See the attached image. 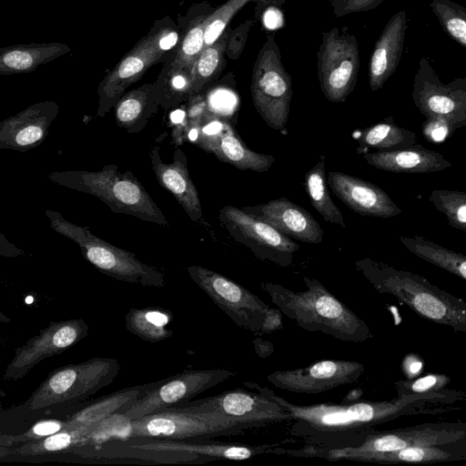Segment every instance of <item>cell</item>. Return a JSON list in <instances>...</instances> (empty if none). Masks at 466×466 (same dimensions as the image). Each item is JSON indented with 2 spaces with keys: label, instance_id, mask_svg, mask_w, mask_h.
<instances>
[{
  "label": "cell",
  "instance_id": "6",
  "mask_svg": "<svg viewBox=\"0 0 466 466\" xmlns=\"http://www.w3.org/2000/svg\"><path fill=\"white\" fill-rule=\"evenodd\" d=\"M182 32L169 17L154 23L148 33L106 75L97 87V117L115 107L127 87L137 82L154 65L170 57Z\"/></svg>",
  "mask_w": 466,
  "mask_h": 466
},
{
  "label": "cell",
  "instance_id": "9",
  "mask_svg": "<svg viewBox=\"0 0 466 466\" xmlns=\"http://www.w3.org/2000/svg\"><path fill=\"white\" fill-rule=\"evenodd\" d=\"M120 368L116 359L97 357L56 369L31 394L25 407L39 410L85 400L111 384Z\"/></svg>",
  "mask_w": 466,
  "mask_h": 466
},
{
  "label": "cell",
  "instance_id": "53",
  "mask_svg": "<svg viewBox=\"0 0 466 466\" xmlns=\"http://www.w3.org/2000/svg\"><path fill=\"white\" fill-rule=\"evenodd\" d=\"M281 315L282 313L279 309H272L269 307L258 334L269 333L281 329Z\"/></svg>",
  "mask_w": 466,
  "mask_h": 466
},
{
  "label": "cell",
  "instance_id": "40",
  "mask_svg": "<svg viewBox=\"0 0 466 466\" xmlns=\"http://www.w3.org/2000/svg\"><path fill=\"white\" fill-rule=\"evenodd\" d=\"M204 91L207 116L223 119L234 127L238 121L239 98L234 86L216 83Z\"/></svg>",
  "mask_w": 466,
  "mask_h": 466
},
{
  "label": "cell",
  "instance_id": "27",
  "mask_svg": "<svg viewBox=\"0 0 466 466\" xmlns=\"http://www.w3.org/2000/svg\"><path fill=\"white\" fill-rule=\"evenodd\" d=\"M71 48L63 43H30L0 47V75L30 73Z\"/></svg>",
  "mask_w": 466,
  "mask_h": 466
},
{
  "label": "cell",
  "instance_id": "25",
  "mask_svg": "<svg viewBox=\"0 0 466 466\" xmlns=\"http://www.w3.org/2000/svg\"><path fill=\"white\" fill-rule=\"evenodd\" d=\"M363 158L370 166L392 173L424 174L451 167L443 155L417 143L405 148L367 152Z\"/></svg>",
  "mask_w": 466,
  "mask_h": 466
},
{
  "label": "cell",
  "instance_id": "19",
  "mask_svg": "<svg viewBox=\"0 0 466 466\" xmlns=\"http://www.w3.org/2000/svg\"><path fill=\"white\" fill-rule=\"evenodd\" d=\"M167 134L165 132L157 137L149 151L156 178L163 188L173 195L193 222L209 228L203 217L198 192L188 173L185 153L178 147L175 148L171 163H165L161 159L159 145Z\"/></svg>",
  "mask_w": 466,
  "mask_h": 466
},
{
  "label": "cell",
  "instance_id": "4",
  "mask_svg": "<svg viewBox=\"0 0 466 466\" xmlns=\"http://www.w3.org/2000/svg\"><path fill=\"white\" fill-rule=\"evenodd\" d=\"M47 178L57 185L97 198L115 213L129 215L163 227L169 224L144 186L127 170L120 172L116 164L101 170L53 171Z\"/></svg>",
  "mask_w": 466,
  "mask_h": 466
},
{
  "label": "cell",
  "instance_id": "35",
  "mask_svg": "<svg viewBox=\"0 0 466 466\" xmlns=\"http://www.w3.org/2000/svg\"><path fill=\"white\" fill-rule=\"evenodd\" d=\"M402 245L418 258L466 279V257L420 236L400 237Z\"/></svg>",
  "mask_w": 466,
  "mask_h": 466
},
{
  "label": "cell",
  "instance_id": "32",
  "mask_svg": "<svg viewBox=\"0 0 466 466\" xmlns=\"http://www.w3.org/2000/svg\"><path fill=\"white\" fill-rule=\"evenodd\" d=\"M357 153L363 155L370 149L393 150L410 147L417 142V135L397 125L391 116L363 129L357 137Z\"/></svg>",
  "mask_w": 466,
  "mask_h": 466
},
{
  "label": "cell",
  "instance_id": "5",
  "mask_svg": "<svg viewBox=\"0 0 466 466\" xmlns=\"http://www.w3.org/2000/svg\"><path fill=\"white\" fill-rule=\"evenodd\" d=\"M254 427L258 426L218 412L173 406L135 420H128L121 414L114 440L152 438L189 441L236 434Z\"/></svg>",
  "mask_w": 466,
  "mask_h": 466
},
{
  "label": "cell",
  "instance_id": "47",
  "mask_svg": "<svg viewBox=\"0 0 466 466\" xmlns=\"http://www.w3.org/2000/svg\"><path fill=\"white\" fill-rule=\"evenodd\" d=\"M168 125L171 128L172 142L176 147H178L185 143V135L189 125L185 103L171 108L168 114Z\"/></svg>",
  "mask_w": 466,
  "mask_h": 466
},
{
  "label": "cell",
  "instance_id": "55",
  "mask_svg": "<svg viewBox=\"0 0 466 466\" xmlns=\"http://www.w3.org/2000/svg\"><path fill=\"white\" fill-rule=\"evenodd\" d=\"M256 3L255 15H257L263 8L267 6H276L282 8L287 0H250Z\"/></svg>",
  "mask_w": 466,
  "mask_h": 466
},
{
  "label": "cell",
  "instance_id": "41",
  "mask_svg": "<svg viewBox=\"0 0 466 466\" xmlns=\"http://www.w3.org/2000/svg\"><path fill=\"white\" fill-rule=\"evenodd\" d=\"M430 7L449 36L465 48L466 7L451 0H433Z\"/></svg>",
  "mask_w": 466,
  "mask_h": 466
},
{
  "label": "cell",
  "instance_id": "13",
  "mask_svg": "<svg viewBox=\"0 0 466 466\" xmlns=\"http://www.w3.org/2000/svg\"><path fill=\"white\" fill-rule=\"evenodd\" d=\"M190 279L238 326L258 333L269 306L250 290L198 265L187 268Z\"/></svg>",
  "mask_w": 466,
  "mask_h": 466
},
{
  "label": "cell",
  "instance_id": "37",
  "mask_svg": "<svg viewBox=\"0 0 466 466\" xmlns=\"http://www.w3.org/2000/svg\"><path fill=\"white\" fill-rule=\"evenodd\" d=\"M192 69L173 67L164 62L155 83L159 106L177 107L187 101L193 94Z\"/></svg>",
  "mask_w": 466,
  "mask_h": 466
},
{
  "label": "cell",
  "instance_id": "42",
  "mask_svg": "<svg viewBox=\"0 0 466 466\" xmlns=\"http://www.w3.org/2000/svg\"><path fill=\"white\" fill-rule=\"evenodd\" d=\"M429 200L435 208L442 212L450 226L466 231V193L455 190L435 189Z\"/></svg>",
  "mask_w": 466,
  "mask_h": 466
},
{
  "label": "cell",
  "instance_id": "10",
  "mask_svg": "<svg viewBox=\"0 0 466 466\" xmlns=\"http://www.w3.org/2000/svg\"><path fill=\"white\" fill-rule=\"evenodd\" d=\"M250 92L254 106L266 124L275 130H283L289 116L293 89L274 35L266 37L258 51Z\"/></svg>",
  "mask_w": 466,
  "mask_h": 466
},
{
  "label": "cell",
  "instance_id": "7",
  "mask_svg": "<svg viewBox=\"0 0 466 466\" xmlns=\"http://www.w3.org/2000/svg\"><path fill=\"white\" fill-rule=\"evenodd\" d=\"M466 441L464 422L425 423L386 431H376L356 447L321 448L306 445L299 450H284L285 453L295 457H318L328 461H359L362 457L402 450L416 446L445 445Z\"/></svg>",
  "mask_w": 466,
  "mask_h": 466
},
{
  "label": "cell",
  "instance_id": "21",
  "mask_svg": "<svg viewBox=\"0 0 466 466\" xmlns=\"http://www.w3.org/2000/svg\"><path fill=\"white\" fill-rule=\"evenodd\" d=\"M327 184L341 202L360 216L389 218L402 213L387 192L365 179L340 171H330Z\"/></svg>",
  "mask_w": 466,
  "mask_h": 466
},
{
  "label": "cell",
  "instance_id": "17",
  "mask_svg": "<svg viewBox=\"0 0 466 466\" xmlns=\"http://www.w3.org/2000/svg\"><path fill=\"white\" fill-rule=\"evenodd\" d=\"M364 371V364L358 361L325 360L305 368L274 371L267 380L288 391L316 394L355 382Z\"/></svg>",
  "mask_w": 466,
  "mask_h": 466
},
{
  "label": "cell",
  "instance_id": "36",
  "mask_svg": "<svg viewBox=\"0 0 466 466\" xmlns=\"http://www.w3.org/2000/svg\"><path fill=\"white\" fill-rule=\"evenodd\" d=\"M231 30L227 28L211 45L204 47L195 61L191 75L193 94L204 92L218 78L225 67V54Z\"/></svg>",
  "mask_w": 466,
  "mask_h": 466
},
{
  "label": "cell",
  "instance_id": "56",
  "mask_svg": "<svg viewBox=\"0 0 466 466\" xmlns=\"http://www.w3.org/2000/svg\"><path fill=\"white\" fill-rule=\"evenodd\" d=\"M10 321V318L0 311V323H9Z\"/></svg>",
  "mask_w": 466,
  "mask_h": 466
},
{
  "label": "cell",
  "instance_id": "14",
  "mask_svg": "<svg viewBox=\"0 0 466 466\" xmlns=\"http://www.w3.org/2000/svg\"><path fill=\"white\" fill-rule=\"evenodd\" d=\"M235 372L224 369L186 370L162 379L160 384L134 400L120 414L128 420L189 401L195 396L230 380Z\"/></svg>",
  "mask_w": 466,
  "mask_h": 466
},
{
  "label": "cell",
  "instance_id": "2",
  "mask_svg": "<svg viewBox=\"0 0 466 466\" xmlns=\"http://www.w3.org/2000/svg\"><path fill=\"white\" fill-rule=\"evenodd\" d=\"M307 289L294 291L280 284L260 282L282 315L307 331H319L345 342L373 337L368 324L316 279L303 277Z\"/></svg>",
  "mask_w": 466,
  "mask_h": 466
},
{
  "label": "cell",
  "instance_id": "54",
  "mask_svg": "<svg viewBox=\"0 0 466 466\" xmlns=\"http://www.w3.org/2000/svg\"><path fill=\"white\" fill-rule=\"evenodd\" d=\"M25 254V251L10 242L7 238L0 232V257L16 258Z\"/></svg>",
  "mask_w": 466,
  "mask_h": 466
},
{
  "label": "cell",
  "instance_id": "1",
  "mask_svg": "<svg viewBox=\"0 0 466 466\" xmlns=\"http://www.w3.org/2000/svg\"><path fill=\"white\" fill-rule=\"evenodd\" d=\"M246 387L279 404L292 415L290 433L308 444L321 448L356 447L378 431L375 427L405 415L438 414L451 408L431 405L465 399L464 392L446 390L439 392L399 395L390 400L357 401L343 404L297 405L278 396L268 387L244 381Z\"/></svg>",
  "mask_w": 466,
  "mask_h": 466
},
{
  "label": "cell",
  "instance_id": "52",
  "mask_svg": "<svg viewBox=\"0 0 466 466\" xmlns=\"http://www.w3.org/2000/svg\"><path fill=\"white\" fill-rule=\"evenodd\" d=\"M423 370L422 359L417 354H408L401 362V370L407 380H412Z\"/></svg>",
  "mask_w": 466,
  "mask_h": 466
},
{
  "label": "cell",
  "instance_id": "15",
  "mask_svg": "<svg viewBox=\"0 0 466 466\" xmlns=\"http://www.w3.org/2000/svg\"><path fill=\"white\" fill-rule=\"evenodd\" d=\"M412 99L426 118L443 117L458 129L466 126V77L442 83L426 56L419 61Z\"/></svg>",
  "mask_w": 466,
  "mask_h": 466
},
{
  "label": "cell",
  "instance_id": "39",
  "mask_svg": "<svg viewBox=\"0 0 466 466\" xmlns=\"http://www.w3.org/2000/svg\"><path fill=\"white\" fill-rule=\"evenodd\" d=\"M209 13L194 17L182 32L173 55L165 62L173 67L192 69L195 61L204 48L205 28Z\"/></svg>",
  "mask_w": 466,
  "mask_h": 466
},
{
  "label": "cell",
  "instance_id": "34",
  "mask_svg": "<svg viewBox=\"0 0 466 466\" xmlns=\"http://www.w3.org/2000/svg\"><path fill=\"white\" fill-rule=\"evenodd\" d=\"M172 319L171 311L156 307L133 308L125 315L127 329L148 342H159L170 338L173 331L167 325Z\"/></svg>",
  "mask_w": 466,
  "mask_h": 466
},
{
  "label": "cell",
  "instance_id": "31",
  "mask_svg": "<svg viewBox=\"0 0 466 466\" xmlns=\"http://www.w3.org/2000/svg\"><path fill=\"white\" fill-rule=\"evenodd\" d=\"M211 154L221 162L240 170L267 172L275 162L272 155L260 154L249 149L230 123L212 148Z\"/></svg>",
  "mask_w": 466,
  "mask_h": 466
},
{
  "label": "cell",
  "instance_id": "45",
  "mask_svg": "<svg viewBox=\"0 0 466 466\" xmlns=\"http://www.w3.org/2000/svg\"><path fill=\"white\" fill-rule=\"evenodd\" d=\"M229 123L214 116H206L198 127V141L197 147L202 150L211 153L218 139L224 134Z\"/></svg>",
  "mask_w": 466,
  "mask_h": 466
},
{
  "label": "cell",
  "instance_id": "26",
  "mask_svg": "<svg viewBox=\"0 0 466 466\" xmlns=\"http://www.w3.org/2000/svg\"><path fill=\"white\" fill-rule=\"evenodd\" d=\"M71 451L85 457L96 459L134 460L155 463H204L210 460L189 452L174 451L146 450L132 447L122 440H110L100 444L83 445Z\"/></svg>",
  "mask_w": 466,
  "mask_h": 466
},
{
  "label": "cell",
  "instance_id": "51",
  "mask_svg": "<svg viewBox=\"0 0 466 466\" xmlns=\"http://www.w3.org/2000/svg\"><path fill=\"white\" fill-rule=\"evenodd\" d=\"M256 17L260 19L263 27L269 31L278 30L285 25L284 14L281 8L276 6L263 8Z\"/></svg>",
  "mask_w": 466,
  "mask_h": 466
},
{
  "label": "cell",
  "instance_id": "30",
  "mask_svg": "<svg viewBox=\"0 0 466 466\" xmlns=\"http://www.w3.org/2000/svg\"><path fill=\"white\" fill-rule=\"evenodd\" d=\"M162 380L122 389L91 403L66 420V428L99 423L115 413H119L134 400L160 384Z\"/></svg>",
  "mask_w": 466,
  "mask_h": 466
},
{
  "label": "cell",
  "instance_id": "18",
  "mask_svg": "<svg viewBox=\"0 0 466 466\" xmlns=\"http://www.w3.org/2000/svg\"><path fill=\"white\" fill-rule=\"evenodd\" d=\"M175 407L197 411H214L255 423L258 427L293 420L291 413L277 402L258 392L254 393L241 389L224 391L201 400H189Z\"/></svg>",
  "mask_w": 466,
  "mask_h": 466
},
{
  "label": "cell",
  "instance_id": "3",
  "mask_svg": "<svg viewBox=\"0 0 466 466\" xmlns=\"http://www.w3.org/2000/svg\"><path fill=\"white\" fill-rule=\"evenodd\" d=\"M356 268L377 292L388 294L420 318L453 329L466 331V303L423 277L382 261L363 258Z\"/></svg>",
  "mask_w": 466,
  "mask_h": 466
},
{
  "label": "cell",
  "instance_id": "28",
  "mask_svg": "<svg viewBox=\"0 0 466 466\" xmlns=\"http://www.w3.org/2000/svg\"><path fill=\"white\" fill-rule=\"evenodd\" d=\"M158 107L155 83L143 84L125 92L116 102V125L129 134H138L157 113Z\"/></svg>",
  "mask_w": 466,
  "mask_h": 466
},
{
  "label": "cell",
  "instance_id": "49",
  "mask_svg": "<svg viewBox=\"0 0 466 466\" xmlns=\"http://www.w3.org/2000/svg\"><path fill=\"white\" fill-rule=\"evenodd\" d=\"M64 428H66V420H44L35 424L27 432L16 440L26 442L54 434Z\"/></svg>",
  "mask_w": 466,
  "mask_h": 466
},
{
  "label": "cell",
  "instance_id": "44",
  "mask_svg": "<svg viewBox=\"0 0 466 466\" xmlns=\"http://www.w3.org/2000/svg\"><path fill=\"white\" fill-rule=\"evenodd\" d=\"M450 381L451 378L444 374L430 373L418 379L395 381L393 385L399 396L443 391Z\"/></svg>",
  "mask_w": 466,
  "mask_h": 466
},
{
  "label": "cell",
  "instance_id": "48",
  "mask_svg": "<svg viewBox=\"0 0 466 466\" xmlns=\"http://www.w3.org/2000/svg\"><path fill=\"white\" fill-rule=\"evenodd\" d=\"M384 0H329L337 16L368 11L376 8Z\"/></svg>",
  "mask_w": 466,
  "mask_h": 466
},
{
  "label": "cell",
  "instance_id": "24",
  "mask_svg": "<svg viewBox=\"0 0 466 466\" xmlns=\"http://www.w3.org/2000/svg\"><path fill=\"white\" fill-rule=\"evenodd\" d=\"M122 441L132 447L146 450L189 452L207 458L210 461L214 459L245 461L262 453L275 452L273 445L269 444L247 446L239 443L229 442H195L191 441L161 440L152 438H131Z\"/></svg>",
  "mask_w": 466,
  "mask_h": 466
},
{
  "label": "cell",
  "instance_id": "50",
  "mask_svg": "<svg viewBox=\"0 0 466 466\" xmlns=\"http://www.w3.org/2000/svg\"><path fill=\"white\" fill-rule=\"evenodd\" d=\"M189 124H200L207 116V103L204 92L192 94L185 103Z\"/></svg>",
  "mask_w": 466,
  "mask_h": 466
},
{
  "label": "cell",
  "instance_id": "16",
  "mask_svg": "<svg viewBox=\"0 0 466 466\" xmlns=\"http://www.w3.org/2000/svg\"><path fill=\"white\" fill-rule=\"evenodd\" d=\"M88 331L89 327L82 319L51 321L15 350L3 378L6 380L23 378L43 360L60 354L82 340Z\"/></svg>",
  "mask_w": 466,
  "mask_h": 466
},
{
  "label": "cell",
  "instance_id": "38",
  "mask_svg": "<svg viewBox=\"0 0 466 466\" xmlns=\"http://www.w3.org/2000/svg\"><path fill=\"white\" fill-rule=\"evenodd\" d=\"M97 424H83L64 428L54 434L26 441L25 445L17 449V451L19 454L27 456L71 451L86 441Z\"/></svg>",
  "mask_w": 466,
  "mask_h": 466
},
{
  "label": "cell",
  "instance_id": "11",
  "mask_svg": "<svg viewBox=\"0 0 466 466\" xmlns=\"http://www.w3.org/2000/svg\"><path fill=\"white\" fill-rule=\"evenodd\" d=\"M317 52V73L319 87L332 103L344 102L354 90L360 71L358 40L344 27H333L321 34Z\"/></svg>",
  "mask_w": 466,
  "mask_h": 466
},
{
  "label": "cell",
  "instance_id": "8",
  "mask_svg": "<svg viewBox=\"0 0 466 466\" xmlns=\"http://www.w3.org/2000/svg\"><path fill=\"white\" fill-rule=\"evenodd\" d=\"M45 214L51 228L76 242L83 257L105 275L144 287L163 288L166 285L161 271L139 260L132 252L100 238L86 227L66 220L57 211L46 209Z\"/></svg>",
  "mask_w": 466,
  "mask_h": 466
},
{
  "label": "cell",
  "instance_id": "33",
  "mask_svg": "<svg viewBox=\"0 0 466 466\" xmlns=\"http://www.w3.org/2000/svg\"><path fill=\"white\" fill-rule=\"evenodd\" d=\"M325 164L326 157L321 155L313 167L305 174V190L311 205L326 222L346 228L343 215L332 201L329 191Z\"/></svg>",
  "mask_w": 466,
  "mask_h": 466
},
{
  "label": "cell",
  "instance_id": "29",
  "mask_svg": "<svg viewBox=\"0 0 466 466\" xmlns=\"http://www.w3.org/2000/svg\"><path fill=\"white\" fill-rule=\"evenodd\" d=\"M466 441L445 445L416 446L369 454L359 461L377 463H435L466 459Z\"/></svg>",
  "mask_w": 466,
  "mask_h": 466
},
{
  "label": "cell",
  "instance_id": "46",
  "mask_svg": "<svg viewBox=\"0 0 466 466\" xmlns=\"http://www.w3.org/2000/svg\"><path fill=\"white\" fill-rule=\"evenodd\" d=\"M457 129L454 124L443 117L426 118L421 126L424 138L435 145L445 142Z\"/></svg>",
  "mask_w": 466,
  "mask_h": 466
},
{
  "label": "cell",
  "instance_id": "22",
  "mask_svg": "<svg viewBox=\"0 0 466 466\" xmlns=\"http://www.w3.org/2000/svg\"><path fill=\"white\" fill-rule=\"evenodd\" d=\"M241 208L291 239L309 244H319L323 240L320 224L307 209L286 198Z\"/></svg>",
  "mask_w": 466,
  "mask_h": 466
},
{
  "label": "cell",
  "instance_id": "20",
  "mask_svg": "<svg viewBox=\"0 0 466 466\" xmlns=\"http://www.w3.org/2000/svg\"><path fill=\"white\" fill-rule=\"evenodd\" d=\"M59 113L55 101L33 104L17 114L0 121V149L21 153L40 146Z\"/></svg>",
  "mask_w": 466,
  "mask_h": 466
},
{
  "label": "cell",
  "instance_id": "12",
  "mask_svg": "<svg viewBox=\"0 0 466 466\" xmlns=\"http://www.w3.org/2000/svg\"><path fill=\"white\" fill-rule=\"evenodd\" d=\"M219 224L238 243L247 247L259 259L280 267L292 264L299 245L266 222L231 205L219 209Z\"/></svg>",
  "mask_w": 466,
  "mask_h": 466
},
{
  "label": "cell",
  "instance_id": "23",
  "mask_svg": "<svg viewBox=\"0 0 466 466\" xmlns=\"http://www.w3.org/2000/svg\"><path fill=\"white\" fill-rule=\"evenodd\" d=\"M407 30V14L393 15L376 41L369 63V85L371 91L382 88L395 73L403 50Z\"/></svg>",
  "mask_w": 466,
  "mask_h": 466
},
{
  "label": "cell",
  "instance_id": "43",
  "mask_svg": "<svg viewBox=\"0 0 466 466\" xmlns=\"http://www.w3.org/2000/svg\"><path fill=\"white\" fill-rule=\"evenodd\" d=\"M250 0H228L209 13L205 28L204 47L213 44L227 29L232 17Z\"/></svg>",
  "mask_w": 466,
  "mask_h": 466
}]
</instances>
